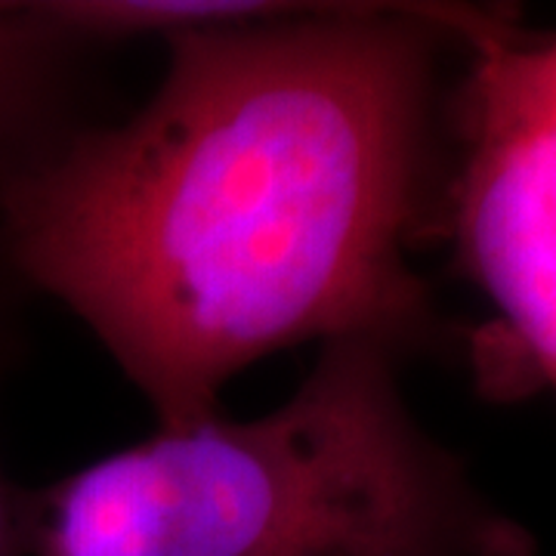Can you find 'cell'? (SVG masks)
<instances>
[{
    "label": "cell",
    "mask_w": 556,
    "mask_h": 556,
    "mask_svg": "<svg viewBox=\"0 0 556 556\" xmlns=\"http://www.w3.org/2000/svg\"><path fill=\"white\" fill-rule=\"evenodd\" d=\"M448 3H309L170 35L155 97L3 179L7 244L155 405L217 412L251 362L433 331L408 241L433 201Z\"/></svg>",
    "instance_id": "cell-1"
},
{
    "label": "cell",
    "mask_w": 556,
    "mask_h": 556,
    "mask_svg": "<svg viewBox=\"0 0 556 556\" xmlns=\"http://www.w3.org/2000/svg\"><path fill=\"white\" fill-rule=\"evenodd\" d=\"M396 353L321 343L300 387L254 420L217 412L35 497L38 556H535L532 532L405 408Z\"/></svg>",
    "instance_id": "cell-2"
},
{
    "label": "cell",
    "mask_w": 556,
    "mask_h": 556,
    "mask_svg": "<svg viewBox=\"0 0 556 556\" xmlns=\"http://www.w3.org/2000/svg\"><path fill=\"white\" fill-rule=\"evenodd\" d=\"M467 68L445 217L464 273L556 396V31L455 7Z\"/></svg>",
    "instance_id": "cell-3"
},
{
    "label": "cell",
    "mask_w": 556,
    "mask_h": 556,
    "mask_svg": "<svg viewBox=\"0 0 556 556\" xmlns=\"http://www.w3.org/2000/svg\"><path fill=\"white\" fill-rule=\"evenodd\" d=\"M56 43L31 3H0V155L31 115Z\"/></svg>",
    "instance_id": "cell-4"
},
{
    "label": "cell",
    "mask_w": 556,
    "mask_h": 556,
    "mask_svg": "<svg viewBox=\"0 0 556 556\" xmlns=\"http://www.w3.org/2000/svg\"><path fill=\"white\" fill-rule=\"evenodd\" d=\"M25 544V510L13 504V495L0 477V556H20Z\"/></svg>",
    "instance_id": "cell-5"
}]
</instances>
